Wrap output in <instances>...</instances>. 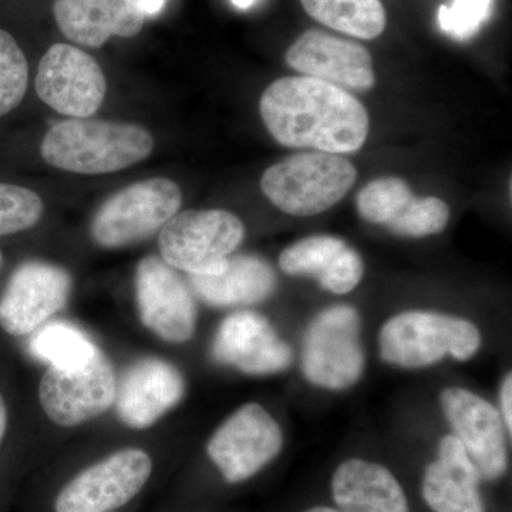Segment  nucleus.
I'll use <instances>...</instances> for the list:
<instances>
[{"instance_id": "a878e982", "label": "nucleus", "mask_w": 512, "mask_h": 512, "mask_svg": "<svg viewBox=\"0 0 512 512\" xmlns=\"http://www.w3.org/2000/svg\"><path fill=\"white\" fill-rule=\"evenodd\" d=\"M28 82L25 53L10 33L0 29V117L19 106L28 90Z\"/></svg>"}, {"instance_id": "393cba45", "label": "nucleus", "mask_w": 512, "mask_h": 512, "mask_svg": "<svg viewBox=\"0 0 512 512\" xmlns=\"http://www.w3.org/2000/svg\"><path fill=\"white\" fill-rule=\"evenodd\" d=\"M413 197L406 181L394 177L379 178L362 188L357 195L356 207L363 220L387 227Z\"/></svg>"}, {"instance_id": "f257e3e1", "label": "nucleus", "mask_w": 512, "mask_h": 512, "mask_svg": "<svg viewBox=\"0 0 512 512\" xmlns=\"http://www.w3.org/2000/svg\"><path fill=\"white\" fill-rule=\"evenodd\" d=\"M259 113L282 146L330 154L360 150L369 136L365 106L348 90L313 77H284L262 94Z\"/></svg>"}, {"instance_id": "6ab92c4d", "label": "nucleus", "mask_w": 512, "mask_h": 512, "mask_svg": "<svg viewBox=\"0 0 512 512\" xmlns=\"http://www.w3.org/2000/svg\"><path fill=\"white\" fill-rule=\"evenodd\" d=\"M285 274L316 278L326 291L345 295L362 281L363 261L343 239L315 235L295 242L279 256Z\"/></svg>"}, {"instance_id": "2eb2a0df", "label": "nucleus", "mask_w": 512, "mask_h": 512, "mask_svg": "<svg viewBox=\"0 0 512 512\" xmlns=\"http://www.w3.org/2000/svg\"><path fill=\"white\" fill-rule=\"evenodd\" d=\"M286 63L302 76L365 92L375 86L373 60L359 43L322 30L302 33L286 52Z\"/></svg>"}, {"instance_id": "7ed1b4c3", "label": "nucleus", "mask_w": 512, "mask_h": 512, "mask_svg": "<svg viewBox=\"0 0 512 512\" xmlns=\"http://www.w3.org/2000/svg\"><path fill=\"white\" fill-rule=\"evenodd\" d=\"M356 178L355 165L340 154L309 151L269 167L262 175L261 188L286 214L312 217L342 201Z\"/></svg>"}, {"instance_id": "5701e85b", "label": "nucleus", "mask_w": 512, "mask_h": 512, "mask_svg": "<svg viewBox=\"0 0 512 512\" xmlns=\"http://www.w3.org/2000/svg\"><path fill=\"white\" fill-rule=\"evenodd\" d=\"M303 9L322 25L345 35L372 40L386 29L380 0H301Z\"/></svg>"}, {"instance_id": "c85d7f7f", "label": "nucleus", "mask_w": 512, "mask_h": 512, "mask_svg": "<svg viewBox=\"0 0 512 512\" xmlns=\"http://www.w3.org/2000/svg\"><path fill=\"white\" fill-rule=\"evenodd\" d=\"M494 0H453L450 6H440V29L447 35L464 40L476 35L493 10Z\"/></svg>"}, {"instance_id": "f704fd0d", "label": "nucleus", "mask_w": 512, "mask_h": 512, "mask_svg": "<svg viewBox=\"0 0 512 512\" xmlns=\"http://www.w3.org/2000/svg\"><path fill=\"white\" fill-rule=\"evenodd\" d=\"M0 262H2V254H0Z\"/></svg>"}, {"instance_id": "f8f14e48", "label": "nucleus", "mask_w": 512, "mask_h": 512, "mask_svg": "<svg viewBox=\"0 0 512 512\" xmlns=\"http://www.w3.org/2000/svg\"><path fill=\"white\" fill-rule=\"evenodd\" d=\"M136 299L141 323L158 338L185 343L194 336L197 309L191 291L177 269L158 256L137 265Z\"/></svg>"}, {"instance_id": "c756f323", "label": "nucleus", "mask_w": 512, "mask_h": 512, "mask_svg": "<svg viewBox=\"0 0 512 512\" xmlns=\"http://www.w3.org/2000/svg\"><path fill=\"white\" fill-rule=\"evenodd\" d=\"M511 399H512V377L507 375L504 379L503 387H501V410H503L504 427L511 434L512 421H511Z\"/></svg>"}, {"instance_id": "1a4fd4ad", "label": "nucleus", "mask_w": 512, "mask_h": 512, "mask_svg": "<svg viewBox=\"0 0 512 512\" xmlns=\"http://www.w3.org/2000/svg\"><path fill=\"white\" fill-rule=\"evenodd\" d=\"M284 446L281 426L261 404L239 407L208 441L212 463L229 484L254 477L268 466Z\"/></svg>"}, {"instance_id": "dca6fc26", "label": "nucleus", "mask_w": 512, "mask_h": 512, "mask_svg": "<svg viewBox=\"0 0 512 512\" xmlns=\"http://www.w3.org/2000/svg\"><path fill=\"white\" fill-rule=\"evenodd\" d=\"M211 352L215 362L254 376L284 372L292 363V349L269 320L249 311L232 313L221 323Z\"/></svg>"}, {"instance_id": "473e14b6", "label": "nucleus", "mask_w": 512, "mask_h": 512, "mask_svg": "<svg viewBox=\"0 0 512 512\" xmlns=\"http://www.w3.org/2000/svg\"><path fill=\"white\" fill-rule=\"evenodd\" d=\"M231 3L237 9L248 10L255 5L256 0H231Z\"/></svg>"}, {"instance_id": "f03ea898", "label": "nucleus", "mask_w": 512, "mask_h": 512, "mask_svg": "<svg viewBox=\"0 0 512 512\" xmlns=\"http://www.w3.org/2000/svg\"><path fill=\"white\" fill-rule=\"evenodd\" d=\"M153 147V136L137 124L70 119L47 131L40 153L47 164L59 170L97 175L140 163Z\"/></svg>"}, {"instance_id": "9d476101", "label": "nucleus", "mask_w": 512, "mask_h": 512, "mask_svg": "<svg viewBox=\"0 0 512 512\" xmlns=\"http://www.w3.org/2000/svg\"><path fill=\"white\" fill-rule=\"evenodd\" d=\"M153 473V460L140 448H123L84 468L55 501L56 512H113L140 494Z\"/></svg>"}, {"instance_id": "20e7f679", "label": "nucleus", "mask_w": 512, "mask_h": 512, "mask_svg": "<svg viewBox=\"0 0 512 512\" xmlns=\"http://www.w3.org/2000/svg\"><path fill=\"white\" fill-rule=\"evenodd\" d=\"M481 346V333L466 319L443 313L403 312L384 323L379 335L380 356L389 365L423 369L446 356L471 359Z\"/></svg>"}, {"instance_id": "9b49d317", "label": "nucleus", "mask_w": 512, "mask_h": 512, "mask_svg": "<svg viewBox=\"0 0 512 512\" xmlns=\"http://www.w3.org/2000/svg\"><path fill=\"white\" fill-rule=\"evenodd\" d=\"M36 92L57 113L87 119L103 104L107 82L99 63L89 53L56 43L40 60Z\"/></svg>"}, {"instance_id": "ddd939ff", "label": "nucleus", "mask_w": 512, "mask_h": 512, "mask_svg": "<svg viewBox=\"0 0 512 512\" xmlns=\"http://www.w3.org/2000/svg\"><path fill=\"white\" fill-rule=\"evenodd\" d=\"M440 402L454 437L466 448L481 480L503 477L508 467L507 441L503 417L493 404L463 387L443 390Z\"/></svg>"}, {"instance_id": "4be33fe9", "label": "nucleus", "mask_w": 512, "mask_h": 512, "mask_svg": "<svg viewBox=\"0 0 512 512\" xmlns=\"http://www.w3.org/2000/svg\"><path fill=\"white\" fill-rule=\"evenodd\" d=\"M198 298L215 308H235L264 302L275 292L276 275L272 266L256 255L229 256L220 275H190Z\"/></svg>"}, {"instance_id": "bb28decb", "label": "nucleus", "mask_w": 512, "mask_h": 512, "mask_svg": "<svg viewBox=\"0 0 512 512\" xmlns=\"http://www.w3.org/2000/svg\"><path fill=\"white\" fill-rule=\"evenodd\" d=\"M450 220L446 202L436 197H413L387 229L400 237L423 238L440 234Z\"/></svg>"}, {"instance_id": "f3484780", "label": "nucleus", "mask_w": 512, "mask_h": 512, "mask_svg": "<svg viewBox=\"0 0 512 512\" xmlns=\"http://www.w3.org/2000/svg\"><path fill=\"white\" fill-rule=\"evenodd\" d=\"M184 394V377L173 365L146 357L128 369L114 403L126 426L144 430L173 410Z\"/></svg>"}, {"instance_id": "6e6552de", "label": "nucleus", "mask_w": 512, "mask_h": 512, "mask_svg": "<svg viewBox=\"0 0 512 512\" xmlns=\"http://www.w3.org/2000/svg\"><path fill=\"white\" fill-rule=\"evenodd\" d=\"M117 380L104 353L74 367H47L40 380L43 412L62 427L80 426L110 410L116 402Z\"/></svg>"}, {"instance_id": "a211bd4d", "label": "nucleus", "mask_w": 512, "mask_h": 512, "mask_svg": "<svg viewBox=\"0 0 512 512\" xmlns=\"http://www.w3.org/2000/svg\"><path fill=\"white\" fill-rule=\"evenodd\" d=\"M53 13L63 35L86 47L103 46L111 36L134 37L144 26L137 0H55Z\"/></svg>"}, {"instance_id": "72a5a7b5", "label": "nucleus", "mask_w": 512, "mask_h": 512, "mask_svg": "<svg viewBox=\"0 0 512 512\" xmlns=\"http://www.w3.org/2000/svg\"><path fill=\"white\" fill-rule=\"evenodd\" d=\"M305 512H340L333 510V508L329 507H313L311 510L305 511Z\"/></svg>"}, {"instance_id": "423d86ee", "label": "nucleus", "mask_w": 512, "mask_h": 512, "mask_svg": "<svg viewBox=\"0 0 512 512\" xmlns=\"http://www.w3.org/2000/svg\"><path fill=\"white\" fill-rule=\"evenodd\" d=\"M183 192L170 178H150L111 195L96 212L92 237L103 248H123L156 234L180 211Z\"/></svg>"}, {"instance_id": "0eeeda50", "label": "nucleus", "mask_w": 512, "mask_h": 512, "mask_svg": "<svg viewBox=\"0 0 512 512\" xmlns=\"http://www.w3.org/2000/svg\"><path fill=\"white\" fill-rule=\"evenodd\" d=\"M365 369L360 318L348 305L332 306L312 320L303 336V375L315 386L345 390Z\"/></svg>"}, {"instance_id": "cd10ccee", "label": "nucleus", "mask_w": 512, "mask_h": 512, "mask_svg": "<svg viewBox=\"0 0 512 512\" xmlns=\"http://www.w3.org/2000/svg\"><path fill=\"white\" fill-rule=\"evenodd\" d=\"M45 205L35 191L0 183V235L18 234L35 227Z\"/></svg>"}, {"instance_id": "b1692460", "label": "nucleus", "mask_w": 512, "mask_h": 512, "mask_svg": "<svg viewBox=\"0 0 512 512\" xmlns=\"http://www.w3.org/2000/svg\"><path fill=\"white\" fill-rule=\"evenodd\" d=\"M30 349L37 359L57 367L84 365L100 352L86 333L63 322L43 326L32 339Z\"/></svg>"}, {"instance_id": "2f4dec72", "label": "nucleus", "mask_w": 512, "mask_h": 512, "mask_svg": "<svg viewBox=\"0 0 512 512\" xmlns=\"http://www.w3.org/2000/svg\"><path fill=\"white\" fill-rule=\"evenodd\" d=\"M6 427H8V407H6L5 399L0 394V444L5 439Z\"/></svg>"}, {"instance_id": "7c9ffc66", "label": "nucleus", "mask_w": 512, "mask_h": 512, "mask_svg": "<svg viewBox=\"0 0 512 512\" xmlns=\"http://www.w3.org/2000/svg\"><path fill=\"white\" fill-rule=\"evenodd\" d=\"M144 16H157L164 9L167 0H137Z\"/></svg>"}, {"instance_id": "412c9836", "label": "nucleus", "mask_w": 512, "mask_h": 512, "mask_svg": "<svg viewBox=\"0 0 512 512\" xmlns=\"http://www.w3.org/2000/svg\"><path fill=\"white\" fill-rule=\"evenodd\" d=\"M332 494L340 512H409L396 477L386 467L359 458L336 468Z\"/></svg>"}, {"instance_id": "39448f33", "label": "nucleus", "mask_w": 512, "mask_h": 512, "mask_svg": "<svg viewBox=\"0 0 512 512\" xmlns=\"http://www.w3.org/2000/svg\"><path fill=\"white\" fill-rule=\"evenodd\" d=\"M245 227L224 210L177 212L158 235L161 259L190 275H220L232 252L242 244Z\"/></svg>"}, {"instance_id": "aec40b11", "label": "nucleus", "mask_w": 512, "mask_h": 512, "mask_svg": "<svg viewBox=\"0 0 512 512\" xmlns=\"http://www.w3.org/2000/svg\"><path fill=\"white\" fill-rule=\"evenodd\" d=\"M480 474L457 437L440 441L439 456L426 468L423 497L434 512H485Z\"/></svg>"}, {"instance_id": "4468645a", "label": "nucleus", "mask_w": 512, "mask_h": 512, "mask_svg": "<svg viewBox=\"0 0 512 512\" xmlns=\"http://www.w3.org/2000/svg\"><path fill=\"white\" fill-rule=\"evenodd\" d=\"M72 278L60 266L26 262L10 278L0 299V326L12 336L40 328L69 301Z\"/></svg>"}]
</instances>
